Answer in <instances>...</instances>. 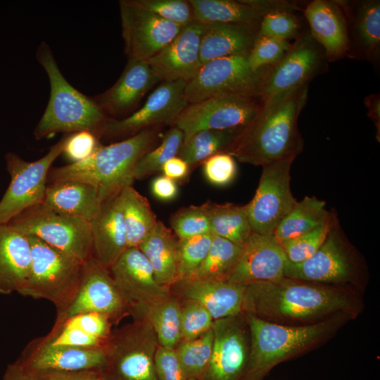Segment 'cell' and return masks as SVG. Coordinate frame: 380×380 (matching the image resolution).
Here are the masks:
<instances>
[{"instance_id": "3", "label": "cell", "mask_w": 380, "mask_h": 380, "mask_svg": "<svg viewBox=\"0 0 380 380\" xmlns=\"http://www.w3.org/2000/svg\"><path fill=\"white\" fill-rule=\"evenodd\" d=\"M35 56L48 77L50 96L44 112L34 129V138L40 140L58 133L87 131L101 141L110 119L92 97L78 91L66 80L47 42H40Z\"/></svg>"}, {"instance_id": "12", "label": "cell", "mask_w": 380, "mask_h": 380, "mask_svg": "<svg viewBox=\"0 0 380 380\" xmlns=\"http://www.w3.org/2000/svg\"><path fill=\"white\" fill-rule=\"evenodd\" d=\"M260 98L221 96L188 104L174 121L183 133V143L205 129H228L246 126L255 115Z\"/></svg>"}, {"instance_id": "2", "label": "cell", "mask_w": 380, "mask_h": 380, "mask_svg": "<svg viewBox=\"0 0 380 380\" xmlns=\"http://www.w3.org/2000/svg\"><path fill=\"white\" fill-rule=\"evenodd\" d=\"M158 139L156 127L148 128L121 141L102 145L88 158L51 168L48 183L77 180L96 187L103 203L132 186L139 160L153 148Z\"/></svg>"}, {"instance_id": "43", "label": "cell", "mask_w": 380, "mask_h": 380, "mask_svg": "<svg viewBox=\"0 0 380 380\" xmlns=\"http://www.w3.org/2000/svg\"><path fill=\"white\" fill-rule=\"evenodd\" d=\"M334 215L315 229L283 242L282 248L287 261L298 263L310 258L322 245L329 232Z\"/></svg>"}, {"instance_id": "45", "label": "cell", "mask_w": 380, "mask_h": 380, "mask_svg": "<svg viewBox=\"0 0 380 380\" xmlns=\"http://www.w3.org/2000/svg\"><path fill=\"white\" fill-rule=\"evenodd\" d=\"M133 5L184 26L194 19L189 0H129Z\"/></svg>"}, {"instance_id": "34", "label": "cell", "mask_w": 380, "mask_h": 380, "mask_svg": "<svg viewBox=\"0 0 380 380\" xmlns=\"http://www.w3.org/2000/svg\"><path fill=\"white\" fill-rule=\"evenodd\" d=\"M210 225L215 235L243 246L252 234L246 205L232 203H205Z\"/></svg>"}, {"instance_id": "46", "label": "cell", "mask_w": 380, "mask_h": 380, "mask_svg": "<svg viewBox=\"0 0 380 380\" xmlns=\"http://www.w3.org/2000/svg\"><path fill=\"white\" fill-rule=\"evenodd\" d=\"M181 303V341L196 338L212 329L214 319L203 306L193 301Z\"/></svg>"}, {"instance_id": "52", "label": "cell", "mask_w": 380, "mask_h": 380, "mask_svg": "<svg viewBox=\"0 0 380 380\" xmlns=\"http://www.w3.org/2000/svg\"><path fill=\"white\" fill-rule=\"evenodd\" d=\"M155 369L158 380H184L175 349L158 346Z\"/></svg>"}, {"instance_id": "36", "label": "cell", "mask_w": 380, "mask_h": 380, "mask_svg": "<svg viewBox=\"0 0 380 380\" xmlns=\"http://www.w3.org/2000/svg\"><path fill=\"white\" fill-rule=\"evenodd\" d=\"M181 301L171 293L163 300L148 308L138 319L144 318L150 322L159 346L175 349L181 341Z\"/></svg>"}, {"instance_id": "20", "label": "cell", "mask_w": 380, "mask_h": 380, "mask_svg": "<svg viewBox=\"0 0 380 380\" xmlns=\"http://www.w3.org/2000/svg\"><path fill=\"white\" fill-rule=\"evenodd\" d=\"M286 262L282 246L273 234L252 232L225 281L241 285L277 281L284 277Z\"/></svg>"}, {"instance_id": "10", "label": "cell", "mask_w": 380, "mask_h": 380, "mask_svg": "<svg viewBox=\"0 0 380 380\" xmlns=\"http://www.w3.org/2000/svg\"><path fill=\"white\" fill-rule=\"evenodd\" d=\"M67 135L53 144L43 157L27 161L9 151L5 155L11 181L0 200V224H8L25 209L42 203L48 184V174L63 153Z\"/></svg>"}, {"instance_id": "57", "label": "cell", "mask_w": 380, "mask_h": 380, "mask_svg": "<svg viewBox=\"0 0 380 380\" xmlns=\"http://www.w3.org/2000/svg\"><path fill=\"white\" fill-rule=\"evenodd\" d=\"M365 105L368 108V115L375 123L376 128L378 127V133H379L380 126V99L379 94H372L365 98Z\"/></svg>"}, {"instance_id": "29", "label": "cell", "mask_w": 380, "mask_h": 380, "mask_svg": "<svg viewBox=\"0 0 380 380\" xmlns=\"http://www.w3.org/2000/svg\"><path fill=\"white\" fill-rule=\"evenodd\" d=\"M103 203L96 187L77 180L48 183L42 202L57 213L89 222Z\"/></svg>"}, {"instance_id": "11", "label": "cell", "mask_w": 380, "mask_h": 380, "mask_svg": "<svg viewBox=\"0 0 380 380\" xmlns=\"http://www.w3.org/2000/svg\"><path fill=\"white\" fill-rule=\"evenodd\" d=\"M295 158L262 166V173L254 196L246 204L253 232L273 234L297 200L291 187V167Z\"/></svg>"}, {"instance_id": "47", "label": "cell", "mask_w": 380, "mask_h": 380, "mask_svg": "<svg viewBox=\"0 0 380 380\" xmlns=\"http://www.w3.org/2000/svg\"><path fill=\"white\" fill-rule=\"evenodd\" d=\"M298 27V19L293 12L276 11L262 18L258 34L289 41L296 35Z\"/></svg>"}, {"instance_id": "16", "label": "cell", "mask_w": 380, "mask_h": 380, "mask_svg": "<svg viewBox=\"0 0 380 380\" xmlns=\"http://www.w3.org/2000/svg\"><path fill=\"white\" fill-rule=\"evenodd\" d=\"M119 8L127 60L146 61L167 45L184 27L140 8L129 0L119 1Z\"/></svg>"}, {"instance_id": "50", "label": "cell", "mask_w": 380, "mask_h": 380, "mask_svg": "<svg viewBox=\"0 0 380 380\" xmlns=\"http://www.w3.org/2000/svg\"><path fill=\"white\" fill-rule=\"evenodd\" d=\"M100 140L87 131L67 135L62 155L71 163L82 161L90 157L100 146Z\"/></svg>"}, {"instance_id": "24", "label": "cell", "mask_w": 380, "mask_h": 380, "mask_svg": "<svg viewBox=\"0 0 380 380\" xmlns=\"http://www.w3.org/2000/svg\"><path fill=\"white\" fill-rule=\"evenodd\" d=\"M170 289L180 301H193L203 306L214 320L243 313L246 285L227 281L182 279Z\"/></svg>"}, {"instance_id": "56", "label": "cell", "mask_w": 380, "mask_h": 380, "mask_svg": "<svg viewBox=\"0 0 380 380\" xmlns=\"http://www.w3.org/2000/svg\"><path fill=\"white\" fill-rule=\"evenodd\" d=\"M2 380H42L38 376L29 372L15 362L10 364L4 372Z\"/></svg>"}, {"instance_id": "18", "label": "cell", "mask_w": 380, "mask_h": 380, "mask_svg": "<svg viewBox=\"0 0 380 380\" xmlns=\"http://www.w3.org/2000/svg\"><path fill=\"white\" fill-rule=\"evenodd\" d=\"M334 215L329 232L320 248L309 258L286 262L284 277L299 281L334 283L349 280L353 272L351 258Z\"/></svg>"}, {"instance_id": "26", "label": "cell", "mask_w": 380, "mask_h": 380, "mask_svg": "<svg viewBox=\"0 0 380 380\" xmlns=\"http://www.w3.org/2000/svg\"><path fill=\"white\" fill-rule=\"evenodd\" d=\"M89 223L93 257L101 266L109 270L127 248L118 195L104 202Z\"/></svg>"}, {"instance_id": "41", "label": "cell", "mask_w": 380, "mask_h": 380, "mask_svg": "<svg viewBox=\"0 0 380 380\" xmlns=\"http://www.w3.org/2000/svg\"><path fill=\"white\" fill-rule=\"evenodd\" d=\"M356 18L357 39L366 54L377 52L380 43V3L367 1L360 6Z\"/></svg>"}, {"instance_id": "53", "label": "cell", "mask_w": 380, "mask_h": 380, "mask_svg": "<svg viewBox=\"0 0 380 380\" xmlns=\"http://www.w3.org/2000/svg\"><path fill=\"white\" fill-rule=\"evenodd\" d=\"M151 191L156 198L165 202L173 201L178 194L177 182L163 175L152 180Z\"/></svg>"}, {"instance_id": "14", "label": "cell", "mask_w": 380, "mask_h": 380, "mask_svg": "<svg viewBox=\"0 0 380 380\" xmlns=\"http://www.w3.org/2000/svg\"><path fill=\"white\" fill-rule=\"evenodd\" d=\"M92 312L107 316L113 324H118L130 315L109 270L101 266L94 257L85 262L78 292L68 307L57 313L54 324Z\"/></svg>"}, {"instance_id": "15", "label": "cell", "mask_w": 380, "mask_h": 380, "mask_svg": "<svg viewBox=\"0 0 380 380\" xmlns=\"http://www.w3.org/2000/svg\"><path fill=\"white\" fill-rule=\"evenodd\" d=\"M109 271L134 319L171 293L157 282L150 262L138 247L127 248Z\"/></svg>"}, {"instance_id": "54", "label": "cell", "mask_w": 380, "mask_h": 380, "mask_svg": "<svg viewBox=\"0 0 380 380\" xmlns=\"http://www.w3.org/2000/svg\"><path fill=\"white\" fill-rule=\"evenodd\" d=\"M163 175L177 182H184L190 174L188 164L179 156L168 160L162 167Z\"/></svg>"}, {"instance_id": "8", "label": "cell", "mask_w": 380, "mask_h": 380, "mask_svg": "<svg viewBox=\"0 0 380 380\" xmlns=\"http://www.w3.org/2000/svg\"><path fill=\"white\" fill-rule=\"evenodd\" d=\"M158 341L146 319L113 330L106 345L107 360L99 371L110 380H158L155 355Z\"/></svg>"}, {"instance_id": "35", "label": "cell", "mask_w": 380, "mask_h": 380, "mask_svg": "<svg viewBox=\"0 0 380 380\" xmlns=\"http://www.w3.org/2000/svg\"><path fill=\"white\" fill-rule=\"evenodd\" d=\"M243 127L198 132L182 144L177 156L193 170L215 154L227 153Z\"/></svg>"}, {"instance_id": "30", "label": "cell", "mask_w": 380, "mask_h": 380, "mask_svg": "<svg viewBox=\"0 0 380 380\" xmlns=\"http://www.w3.org/2000/svg\"><path fill=\"white\" fill-rule=\"evenodd\" d=\"M256 26L234 23H208L203 34L201 64L233 56H248L258 35Z\"/></svg>"}, {"instance_id": "7", "label": "cell", "mask_w": 380, "mask_h": 380, "mask_svg": "<svg viewBox=\"0 0 380 380\" xmlns=\"http://www.w3.org/2000/svg\"><path fill=\"white\" fill-rule=\"evenodd\" d=\"M273 66L251 68L248 56L216 58L201 65L186 83L188 104L221 96L260 98Z\"/></svg>"}, {"instance_id": "31", "label": "cell", "mask_w": 380, "mask_h": 380, "mask_svg": "<svg viewBox=\"0 0 380 380\" xmlns=\"http://www.w3.org/2000/svg\"><path fill=\"white\" fill-rule=\"evenodd\" d=\"M177 239L171 229L158 220L138 246L150 262L157 282L167 289H170L179 279Z\"/></svg>"}, {"instance_id": "48", "label": "cell", "mask_w": 380, "mask_h": 380, "mask_svg": "<svg viewBox=\"0 0 380 380\" xmlns=\"http://www.w3.org/2000/svg\"><path fill=\"white\" fill-rule=\"evenodd\" d=\"M42 338L51 345L86 348L105 347L108 339H102L64 324L53 326L50 332Z\"/></svg>"}, {"instance_id": "38", "label": "cell", "mask_w": 380, "mask_h": 380, "mask_svg": "<svg viewBox=\"0 0 380 380\" xmlns=\"http://www.w3.org/2000/svg\"><path fill=\"white\" fill-rule=\"evenodd\" d=\"M213 329L188 341H180L175 351L184 380H201L211 358Z\"/></svg>"}, {"instance_id": "27", "label": "cell", "mask_w": 380, "mask_h": 380, "mask_svg": "<svg viewBox=\"0 0 380 380\" xmlns=\"http://www.w3.org/2000/svg\"><path fill=\"white\" fill-rule=\"evenodd\" d=\"M311 36L330 60L343 57L348 51L349 39L344 15L332 1L314 0L304 10Z\"/></svg>"}, {"instance_id": "13", "label": "cell", "mask_w": 380, "mask_h": 380, "mask_svg": "<svg viewBox=\"0 0 380 380\" xmlns=\"http://www.w3.org/2000/svg\"><path fill=\"white\" fill-rule=\"evenodd\" d=\"M186 83L183 80L163 83L148 96L138 110L122 119H110L101 140L113 143L148 128L174 122L188 105L185 97Z\"/></svg>"}, {"instance_id": "33", "label": "cell", "mask_w": 380, "mask_h": 380, "mask_svg": "<svg viewBox=\"0 0 380 380\" xmlns=\"http://www.w3.org/2000/svg\"><path fill=\"white\" fill-rule=\"evenodd\" d=\"M332 213L326 203L315 196H306L296 203L281 220L273 235L280 243L308 233L327 222Z\"/></svg>"}, {"instance_id": "6", "label": "cell", "mask_w": 380, "mask_h": 380, "mask_svg": "<svg viewBox=\"0 0 380 380\" xmlns=\"http://www.w3.org/2000/svg\"><path fill=\"white\" fill-rule=\"evenodd\" d=\"M32 260L27 281L20 294L52 303L57 313L76 296L85 262L59 251L34 236H27Z\"/></svg>"}, {"instance_id": "49", "label": "cell", "mask_w": 380, "mask_h": 380, "mask_svg": "<svg viewBox=\"0 0 380 380\" xmlns=\"http://www.w3.org/2000/svg\"><path fill=\"white\" fill-rule=\"evenodd\" d=\"M202 165L205 179L216 186L229 184L237 173L234 158L227 153L215 154L205 160Z\"/></svg>"}, {"instance_id": "23", "label": "cell", "mask_w": 380, "mask_h": 380, "mask_svg": "<svg viewBox=\"0 0 380 380\" xmlns=\"http://www.w3.org/2000/svg\"><path fill=\"white\" fill-rule=\"evenodd\" d=\"M158 81L146 61L127 60L115 83L92 98L109 119H122L129 115L146 93Z\"/></svg>"}, {"instance_id": "1", "label": "cell", "mask_w": 380, "mask_h": 380, "mask_svg": "<svg viewBox=\"0 0 380 380\" xmlns=\"http://www.w3.org/2000/svg\"><path fill=\"white\" fill-rule=\"evenodd\" d=\"M308 90L306 84L260 99L257 113L242 128L227 153L241 163L260 166L296 158L304 147L298 119Z\"/></svg>"}, {"instance_id": "40", "label": "cell", "mask_w": 380, "mask_h": 380, "mask_svg": "<svg viewBox=\"0 0 380 380\" xmlns=\"http://www.w3.org/2000/svg\"><path fill=\"white\" fill-rule=\"evenodd\" d=\"M213 236L210 232L177 239L178 281L190 277L200 266L208 253Z\"/></svg>"}, {"instance_id": "5", "label": "cell", "mask_w": 380, "mask_h": 380, "mask_svg": "<svg viewBox=\"0 0 380 380\" xmlns=\"http://www.w3.org/2000/svg\"><path fill=\"white\" fill-rule=\"evenodd\" d=\"M246 315L250 343L248 363L241 380H261L274 366L323 336L331 327L327 322L284 326Z\"/></svg>"}, {"instance_id": "51", "label": "cell", "mask_w": 380, "mask_h": 380, "mask_svg": "<svg viewBox=\"0 0 380 380\" xmlns=\"http://www.w3.org/2000/svg\"><path fill=\"white\" fill-rule=\"evenodd\" d=\"M77 328L87 334L107 340L112 333L113 325L106 315L99 312H87L73 316L60 324Z\"/></svg>"}, {"instance_id": "21", "label": "cell", "mask_w": 380, "mask_h": 380, "mask_svg": "<svg viewBox=\"0 0 380 380\" xmlns=\"http://www.w3.org/2000/svg\"><path fill=\"white\" fill-rule=\"evenodd\" d=\"M207 23L194 20L184 25L162 50L146 61L156 77L189 82L201 66L200 50Z\"/></svg>"}, {"instance_id": "19", "label": "cell", "mask_w": 380, "mask_h": 380, "mask_svg": "<svg viewBox=\"0 0 380 380\" xmlns=\"http://www.w3.org/2000/svg\"><path fill=\"white\" fill-rule=\"evenodd\" d=\"M240 315L214 320L212 355L201 380L242 379L248 363L249 343Z\"/></svg>"}, {"instance_id": "4", "label": "cell", "mask_w": 380, "mask_h": 380, "mask_svg": "<svg viewBox=\"0 0 380 380\" xmlns=\"http://www.w3.org/2000/svg\"><path fill=\"white\" fill-rule=\"evenodd\" d=\"M349 303L333 289L284 277L246 285L243 313L302 319L343 310Z\"/></svg>"}, {"instance_id": "9", "label": "cell", "mask_w": 380, "mask_h": 380, "mask_svg": "<svg viewBox=\"0 0 380 380\" xmlns=\"http://www.w3.org/2000/svg\"><path fill=\"white\" fill-rule=\"evenodd\" d=\"M8 224L82 262L93 257L89 222L57 213L40 203L25 209Z\"/></svg>"}, {"instance_id": "44", "label": "cell", "mask_w": 380, "mask_h": 380, "mask_svg": "<svg viewBox=\"0 0 380 380\" xmlns=\"http://www.w3.org/2000/svg\"><path fill=\"white\" fill-rule=\"evenodd\" d=\"M289 41L258 34L248 55L251 68L258 70L263 67L274 66L278 63L290 49Z\"/></svg>"}, {"instance_id": "55", "label": "cell", "mask_w": 380, "mask_h": 380, "mask_svg": "<svg viewBox=\"0 0 380 380\" xmlns=\"http://www.w3.org/2000/svg\"><path fill=\"white\" fill-rule=\"evenodd\" d=\"M37 376L42 380H110L98 370L51 373Z\"/></svg>"}, {"instance_id": "17", "label": "cell", "mask_w": 380, "mask_h": 380, "mask_svg": "<svg viewBox=\"0 0 380 380\" xmlns=\"http://www.w3.org/2000/svg\"><path fill=\"white\" fill-rule=\"evenodd\" d=\"M106 347H73L49 344L39 337L30 342L15 362L34 374L101 370Z\"/></svg>"}, {"instance_id": "37", "label": "cell", "mask_w": 380, "mask_h": 380, "mask_svg": "<svg viewBox=\"0 0 380 380\" xmlns=\"http://www.w3.org/2000/svg\"><path fill=\"white\" fill-rule=\"evenodd\" d=\"M241 248V246L214 235L206 257L196 271L184 279L225 281Z\"/></svg>"}, {"instance_id": "32", "label": "cell", "mask_w": 380, "mask_h": 380, "mask_svg": "<svg viewBox=\"0 0 380 380\" xmlns=\"http://www.w3.org/2000/svg\"><path fill=\"white\" fill-rule=\"evenodd\" d=\"M125 226L127 248L138 247L156 224L158 220L148 199L132 186L118 194Z\"/></svg>"}, {"instance_id": "25", "label": "cell", "mask_w": 380, "mask_h": 380, "mask_svg": "<svg viewBox=\"0 0 380 380\" xmlns=\"http://www.w3.org/2000/svg\"><path fill=\"white\" fill-rule=\"evenodd\" d=\"M194 19L213 23H234L252 26L260 24L268 13L276 11L293 12L292 4L272 1L189 0Z\"/></svg>"}, {"instance_id": "39", "label": "cell", "mask_w": 380, "mask_h": 380, "mask_svg": "<svg viewBox=\"0 0 380 380\" xmlns=\"http://www.w3.org/2000/svg\"><path fill=\"white\" fill-rule=\"evenodd\" d=\"M182 132L174 126L163 137L160 144L146 153L137 162L134 179H143L161 172L163 165L170 158L177 156L183 144Z\"/></svg>"}, {"instance_id": "42", "label": "cell", "mask_w": 380, "mask_h": 380, "mask_svg": "<svg viewBox=\"0 0 380 380\" xmlns=\"http://www.w3.org/2000/svg\"><path fill=\"white\" fill-rule=\"evenodd\" d=\"M172 231L177 239H184L210 232L208 213L205 203L182 207L170 218Z\"/></svg>"}, {"instance_id": "22", "label": "cell", "mask_w": 380, "mask_h": 380, "mask_svg": "<svg viewBox=\"0 0 380 380\" xmlns=\"http://www.w3.org/2000/svg\"><path fill=\"white\" fill-rule=\"evenodd\" d=\"M322 52L323 49L311 35L298 39L273 66L260 99L308 84L321 66Z\"/></svg>"}, {"instance_id": "28", "label": "cell", "mask_w": 380, "mask_h": 380, "mask_svg": "<svg viewBox=\"0 0 380 380\" xmlns=\"http://www.w3.org/2000/svg\"><path fill=\"white\" fill-rule=\"evenodd\" d=\"M31 260L27 236L8 224H0V294H20L29 277Z\"/></svg>"}]
</instances>
